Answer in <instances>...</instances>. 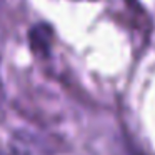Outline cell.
Segmentation results:
<instances>
[{
	"mask_svg": "<svg viewBox=\"0 0 155 155\" xmlns=\"http://www.w3.org/2000/svg\"><path fill=\"white\" fill-rule=\"evenodd\" d=\"M12 153L14 155H52L50 148L37 135L30 132H17L12 137Z\"/></svg>",
	"mask_w": 155,
	"mask_h": 155,
	"instance_id": "6da1fadb",
	"label": "cell"
}]
</instances>
